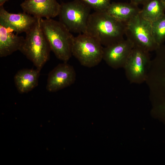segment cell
<instances>
[{"mask_svg": "<svg viewBox=\"0 0 165 165\" xmlns=\"http://www.w3.org/2000/svg\"><path fill=\"white\" fill-rule=\"evenodd\" d=\"M134 47L133 44L127 38L105 46L103 60L114 69L123 68Z\"/></svg>", "mask_w": 165, "mask_h": 165, "instance_id": "8", "label": "cell"}, {"mask_svg": "<svg viewBox=\"0 0 165 165\" xmlns=\"http://www.w3.org/2000/svg\"><path fill=\"white\" fill-rule=\"evenodd\" d=\"M103 49L96 39L82 33L75 37L72 54L82 65L92 68L98 65L103 60Z\"/></svg>", "mask_w": 165, "mask_h": 165, "instance_id": "4", "label": "cell"}, {"mask_svg": "<svg viewBox=\"0 0 165 165\" xmlns=\"http://www.w3.org/2000/svg\"><path fill=\"white\" fill-rule=\"evenodd\" d=\"M139 14L143 19L152 23L163 17L165 11L161 0H148L143 5Z\"/></svg>", "mask_w": 165, "mask_h": 165, "instance_id": "15", "label": "cell"}, {"mask_svg": "<svg viewBox=\"0 0 165 165\" xmlns=\"http://www.w3.org/2000/svg\"><path fill=\"white\" fill-rule=\"evenodd\" d=\"M149 52L134 46L123 68L127 78L131 83L145 82L150 65Z\"/></svg>", "mask_w": 165, "mask_h": 165, "instance_id": "7", "label": "cell"}, {"mask_svg": "<svg viewBox=\"0 0 165 165\" xmlns=\"http://www.w3.org/2000/svg\"><path fill=\"white\" fill-rule=\"evenodd\" d=\"M152 34L154 39L160 46L165 41V14L151 23Z\"/></svg>", "mask_w": 165, "mask_h": 165, "instance_id": "16", "label": "cell"}, {"mask_svg": "<svg viewBox=\"0 0 165 165\" xmlns=\"http://www.w3.org/2000/svg\"><path fill=\"white\" fill-rule=\"evenodd\" d=\"M40 23L51 51L57 58L67 62L72 56L75 37L60 21L41 18Z\"/></svg>", "mask_w": 165, "mask_h": 165, "instance_id": "2", "label": "cell"}, {"mask_svg": "<svg viewBox=\"0 0 165 165\" xmlns=\"http://www.w3.org/2000/svg\"><path fill=\"white\" fill-rule=\"evenodd\" d=\"M161 0V2H162V3L163 5V6L164 8L165 11V0Z\"/></svg>", "mask_w": 165, "mask_h": 165, "instance_id": "20", "label": "cell"}, {"mask_svg": "<svg viewBox=\"0 0 165 165\" xmlns=\"http://www.w3.org/2000/svg\"><path fill=\"white\" fill-rule=\"evenodd\" d=\"M80 0L97 12L106 11L111 4L110 0Z\"/></svg>", "mask_w": 165, "mask_h": 165, "instance_id": "17", "label": "cell"}, {"mask_svg": "<svg viewBox=\"0 0 165 165\" xmlns=\"http://www.w3.org/2000/svg\"><path fill=\"white\" fill-rule=\"evenodd\" d=\"M138 6L130 3L113 2L106 12L117 20L126 23L141 11Z\"/></svg>", "mask_w": 165, "mask_h": 165, "instance_id": "14", "label": "cell"}, {"mask_svg": "<svg viewBox=\"0 0 165 165\" xmlns=\"http://www.w3.org/2000/svg\"><path fill=\"white\" fill-rule=\"evenodd\" d=\"M20 6L24 12L35 17L50 19L59 15L61 4L57 0H25Z\"/></svg>", "mask_w": 165, "mask_h": 165, "instance_id": "11", "label": "cell"}, {"mask_svg": "<svg viewBox=\"0 0 165 165\" xmlns=\"http://www.w3.org/2000/svg\"><path fill=\"white\" fill-rule=\"evenodd\" d=\"M40 71L36 68L24 69L18 71L14 78L18 91L22 94L26 93L36 87L38 84Z\"/></svg>", "mask_w": 165, "mask_h": 165, "instance_id": "13", "label": "cell"}, {"mask_svg": "<svg viewBox=\"0 0 165 165\" xmlns=\"http://www.w3.org/2000/svg\"><path fill=\"white\" fill-rule=\"evenodd\" d=\"M139 13L125 24V35L134 46L149 52L156 51L160 46L153 38L151 23L143 19Z\"/></svg>", "mask_w": 165, "mask_h": 165, "instance_id": "6", "label": "cell"}, {"mask_svg": "<svg viewBox=\"0 0 165 165\" xmlns=\"http://www.w3.org/2000/svg\"><path fill=\"white\" fill-rule=\"evenodd\" d=\"M125 29V24L106 11H95L89 16L84 33L93 37L105 47L124 39Z\"/></svg>", "mask_w": 165, "mask_h": 165, "instance_id": "1", "label": "cell"}, {"mask_svg": "<svg viewBox=\"0 0 165 165\" xmlns=\"http://www.w3.org/2000/svg\"><path fill=\"white\" fill-rule=\"evenodd\" d=\"M9 0H0V6H3L4 3Z\"/></svg>", "mask_w": 165, "mask_h": 165, "instance_id": "19", "label": "cell"}, {"mask_svg": "<svg viewBox=\"0 0 165 165\" xmlns=\"http://www.w3.org/2000/svg\"><path fill=\"white\" fill-rule=\"evenodd\" d=\"M39 18L27 32L19 51L40 70L49 60L50 47L42 30Z\"/></svg>", "mask_w": 165, "mask_h": 165, "instance_id": "3", "label": "cell"}, {"mask_svg": "<svg viewBox=\"0 0 165 165\" xmlns=\"http://www.w3.org/2000/svg\"><path fill=\"white\" fill-rule=\"evenodd\" d=\"M9 27L0 24V57H5L19 50L24 38L13 33Z\"/></svg>", "mask_w": 165, "mask_h": 165, "instance_id": "12", "label": "cell"}, {"mask_svg": "<svg viewBox=\"0 0 165 165\" xmlns=\"http://www.w3.org/2000/svg\"><path fill=\"white\" fill-rule=\"evenodd\" d=\"M38 18L24 12L10 13L3 6H0V24L10 28L17 34L27 32L34 26Z\"/></svg>", "mask_w": 165, "mask_h": 165, "instance_id": "10", "label": "cell"}, {"mask_svg": "<svg viewBox=\"0 0 165 165\" xmlns=\"http://www.w3.org/2000/svg\"><path fill=\"white\" fill-rule=\"evenodd\" d=\"M76 77L72 66L67 62L60 64L49 73L46 89L49 92H55L64 89L74 83Z\"/></svg>", "mask_w": 165, "mask_h": 165, "instance_id": "9", "label": "cell"}, {"mask_svg": "<svg viewBox=\"0 0 165 165\" xmlns=\"http://www.w3.org/2000/svg\"><path fill=\"white\" fill-rule=\"evenodd\" d=\"M148 0H130V2L134 5L138 6L139 5H144Z\"/></svg>", "mask_w": 165, "mask_h": 165, "instance_id": "18", "label": "cell"}, {"mask_svg": "<svg viewBox=\"0 0 165 165\" xmlns=\"http://www.w3.org/2000/svg\"><path fill=\"white\" fill-rule=\"evenodd\" d=\"M91 8L80 0L61 4L59 21L71 32H85Z\"/></svg>", "mask_w": 165, "mask_h": 165, "instance_id": "5", "label": "cell"}]
</instances>
